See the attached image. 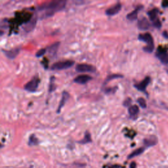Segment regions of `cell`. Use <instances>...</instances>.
Segmentation results:
<instances>
[{
	"label": "cell",
	"mask_w": 168,
	"mask_h": 168,
	"mask_svg": "<svg viewBox=\"0 0 168 168\" xmlns=\"http://www.w3.org/2000/svg\"><path fill=\"white\" fill-rule=\"evenodd\" d=\"M66 3L67 2L65 1H51L41 5L38 7V9L39 11H45L41 19H46L51 17L56 12L63 10L66 5Z\"/></svg>",
	"instance_id": "obj_1"
},
{
	"label": "cell",
	"mask_w": 168,
	"mask_h": 168,
	"mask_svg": "<svg viewBox=\"0 0 168 168\" xmlns=\"http://www.w3.org/2000/svg\"><path fill=\"white\" fill-rule=\"evenodd\" d=\"M138 38L141 41H142V42H145L147 43V46L143 48V50L146 53H152L154 49V40L150 34L145 33L139 34Z\"/></svg>",
	"instance_id": "obj_2"
},
{
	"label": "cell",
	"mask_w": 168,
	"mask_h": 168,
	"mask_svg": "<svg viewBox=\"0 0 168 168\" xmlns=\"http://www.w3.org/2000/svg\"><path fill=\"white\" fill-rule=\"evenodd\" d=\"M74 62L72 60H64L60 61L53 64L51 66V69L53 70H62L68 69L72 67Z\"/></svg>",
	"instance_id": "obj_3"
},
{
	"label": "cell",
	"mask_w": 168,
	"mask_h": 168,
	"mask_svg": "<svg viewBox=\"0 0 168 168\" xmlns=\"http://www.w3.org/2000/svg\"><path fill=\"white\" fill-rule=\"evenodd\" d=\"M40 83V80L38 77H34L32 80H31L30 81H28L24 85V89L27 91L29 92H35L36 91L37 89H38L39 84Z\"/></svg>",
	"instance_id": "obj_4"
},
{
	"label": "cell",
	"mask_w": 168,
	"mask_h": 168,
	"mask_svg": "<svg viewBox=\"0 0 168 168\" xmlns=\"http://www.w3.org/2000/svg\"><path fill=\"white\" fill-rule=\"evenodd\" d=\"M76 70L80 73L84 72H95L96 71V68L93 65L88 64H78L76 66Z\"/></svg>",
	"instance_id": "obj_5"
},
{
	"label": "cell",
	"mask_w": 168,
	"mask_h": 168,
	"mask_svg": "<svg viewBox=\"0 0 168 168\" xmlns=\"http://www.w3.org/2000/svg\"><path fill=\"white\" fill-rule=\"evenodd\" d=\"M122 5L120 3H117L112 7H110L108 9L106 10L105 13L108 16H114L118 14L122 9Z\"/></svg>",
	"instance_id": "obj_6"
},
{
	"label": "cell",
	"mask_w": 168,
	"mask_h": 168,
	"mask_svg": "<svg viewBox=\"0 0 168 168\" xmlns=\"http://www.w3.org/2000/svg\"><path fill=\"white\" fill-rule=\"evenodd\" d=\"M20 48L19 47H15L12 49L11 50H2V51L4 53V54L9 59H14L20 53Z\"/></svg>",
	"instance_id": "obj_7"
},
{
	"label": "cell",
	"mask_w": 168,
	"mask_h": 168,
	"mask_svg": "<svg viewBox=\"0 0 168 168\" xmlns=\"http://www.w3.org/2000/svg\"><path fill=\"white\" fill-rule=\"evenodd\" d=\"M92 80V77L87 74H82L76 77L74 81L78 84H85Z\"/></svg>",
	"instance_id": "obj_8"
},
{
	"label": "cell",
	"mask_w": 168,
	"mask_h": 168,
	"mask_svg": "<svg viewBox=\"0 0 168 168\" xmlns=\"http://www.w3.org/2000/svg\"><path fill=\"white\" fill-rule=\"evenodd\" d=\"M137 26L139 29L141 30H147L150 28V24L148 19L145 17H143L139 20Z\"/></svg>",
	"instance_id": "obj_9"
},
{
	"label": "cell",
	"mask_w": 168,
	"mask_h": 168,
	"mask_svg": "<svg viewBox=\"0 0 168 168\" xmlns=\"http://www.w3.org/2000/svg\"><path fill=\"white\" fill-rule=\"evenodd\" d=\"M69 97H70V95L68 92L65 91L63 92L62 97H61V99L59 102V105L58 106V108H57V113H60L61 109L64 107L65 104L67 103V102L68 101Z\"/></svg>",
	"instance_id": "obj_10"
},
{
	"label": "cell",
	"mask_w": 168,
	"mask_h": 168,
	"mask_svg": "<svg viewBox=\"0 0 168 168\" xmlns=\"http://www.w3.org/2000/svg\"><path fill=\"white\" fill-rule=\"evenodd\" d=\"M150 81V77H146L142 81H141L140 83L137 84L136 85H135V87L137 88L139 90V91H145V90H146V87L149 84Z\"/></svg>",
	"instance_id": "obj_11"
},
{
	"label": "cell",
	"mask_w": 168,
	"mask_h": 168,
	"mask_svg": "<svg viewBox=\"0 0 168 168\" xmlns=\"http://www.w3.org/2000/svg\"><path fill=\"white\" fill-rule=\"evenodd\" d=\"M156 56L163 64H168V53L163 51H158Z\"/></svg>",
	"instance_id": "obj_12"
},
{
	"label": "cell",
	"mask_w": 168,
	"mask_h": 168,
	"mask_svg": "<svg viewBox=\"0 0 168 168\" xmlns=\"http://www.w3.org/2000/svg\"><path fill=\"white\" fill-rule=\"evenodd\" d=\"M142 6H138L137 8H135V10H133L132 12H131L130 13H129L128 15H127V19L131 20V21H133V20H136L138 17L139 12L142 9Z\"/></svg>",
	"instance_id": "obj_13"
},
{
	"label": "cell",
	"mask_w": 168,
	"mask_h": 168,
	"mask_svg": "<svg viewBox=\"0 0 168 168\" xmlns=\"http://www.w3.org/2000/svg\"><path fill=\"white\" fill-rule=\"evenodd\" d=\"M157 142H158L157 138L154 136H150L149 137H147L145 139L144 141H143L144 145L147 147L154 146L155 145H156Z\"/></svg>",
	"instance_id": "obj_14"
},
{
	"label": "cell",
	"mask_w": 168,
	"mask_h": 168,
	"mask_svg": "<svg viewBox=\"0 0 168 168\" xmlns=\"http://www.w3.org/2000/svg\"><path fill=\"white\" fill-rule=\"evenodd\" d=\"M128 112L130 117L132 119H135L137 118L138 114L139 112V108L137 105L130 106L128 109Z\"/></svg>",
	"instance_id": "obj_15"
},
{
	"label": "cell",
	"mask_w": 168,
	"mask_h": 168,
	"mask_svg": "<svg viewBox=\"0 0 168 168\" xmlns=\"http://www.w3.org/2000/svg\"><path fill=\"white\" fill-rule=\"evenodd\" d=\"M59 46H60V42H55L54 43H53L52 45H51L50 46H49L47 48V51H48V53H50V55H54L57 53V50H58Z\"/></svg>",
	"instance_id": "obj_16"
},
{
	"label": "cell",
	"mask_w": 168,
	"mask_h": 168,
	"mask_svg": "<svg viewBox=\"0 0 168 168\" xmlns=\"http://www.w3.org/2000/svg\"><path fill=\"white\" fill-rule=\"evenodd\" d=\"M158 13V9H153L150 10V11L148 12V15L151 21H153V22L156 20H157V15Z\"/></svg>",
	"instance_id": "obj_17"
},
{
	"label": "cell",
	"mask_w": 168,
	"mask_h": 168,
	"mask_svg": "<svg viewBox=\"0 0 168 168\" xmlns=\"http://www.w3.org/2000/svg\"><path fill=\"white\" fill-rule=\"evenodd\" d=\"M124 77V76L119 74H110L105 79V81L104 82V85H106L107 83H108L110 81L115 80V79H118V78H122V77Z\"/></svg>",
	"instance_id": "obj_18"
},
{
	"label": "cell",
	"mask_w": 168,
	"mask_h": 168,
	"mask_svg": "<svg viewBox=\"0 0 168 168\" xmlns=\"http://www.w3.org/2000/svg\"><path fill=\"white\" fill-rule=\"evenodd\" d=\"M144 151H145V148H143V147L139 148L135 150H134L133 153H132L128 156V159H131V158H133L134 157H136V156H137L141 154Z\"/></svg>",
	"instance_id": "obj_19"
},
{
	"label": "cell",
	"mask_w": 168,
	"mask_h": 168,
	"mask_svg": "<svg viewBox=\"0 0 168 168\" xmlns=\"http://www.w3.org/2000/svg\"><path fill=\"white\" fill-rule=\"evenodd\" d=\"M91 142V134H90V133L88 132H85L84 138L83 139H81V141H78L79 143H80V144H82V145L87 144V143Z\"/></svg>",
	"instance_id": "obj_20"
},
{
	"label": "cell",
	"mask_w": 168,
	"mask_h": 168,
	"mask_svg": "<svg viewBox=\"0 0 168 168\" xmlns=\"http://www.w3.org/2000/svg\"><path fill=\"white\" fill-rule=\"evenodd\" d=\"M28 143H29L30 145L32 146L37 145L39 143V141L38 138H37L34 135H32L29 137V142H28Z\"/></svg>",
	"instance_id": "obj_21"
},
{
	"label": "cell",
	"mask_w": 168,
	"mask_h": 168,
	"mask_svg": "<svg viewBox=\"0 0 168 168\" xmlns=\"http://www.w3.org/2000/svg\"><path fill=\"white\" fill-rule=\"evenodd\" d=\"M35 25H36V20L34 19L33 20H32V21L30 23H28V24H26V31L32 30L34 28Z\"/></svg>",
	"instance_id": "obj_22"
},
{
	"label": "cell",
	"mask_w": 168,
	"mask_h": 168,
	"mask_svg": "<svg viewBox=\"0 0 168 168\" xmlns=\"http://www.w3.org/2000/svg\"><path fill=\"white\" fill-rule=\"evenodd\" d=\"M46 51H47V49L46 48H43V49H41V50H39L38 51L36 52V56L37 57H41L43 56L46 53Z\"/></svg>",
	"instance_id": "obj_23"
},
{
	"label": "cell",
	"mask_w": 168,
	"mask_h": 168,
	"mask_svg": "<svg viewBox=\"0 0 168 168\" xmlns=\"http://www.w3.org/2000/svg\"><path fill=\"white\" fill-rule=\"evenodd\" d=\"M137 102L139 104V105H140L142 108H145L146 107V101L145 100V99H143V98H141V97L139 98V99H137Z\"/></svg>",
	"instance_id": "obj_24"
},
{
	"label": "cell",
	"mask_w": 168,
	"mask_h": 168,
	"mask_svg": "<svg viewBox=\"0 0 168 168\" xmlns=\"http://www.w3.org/2000/svg\"><path fill=\"white\" fill-rule=\"evenodd\" d=\"M117 87H109V88H105V92L107 94L110 93H114L116 91Z\"/></svg>",
	"instance_id": "obj_25"
},
{
	"label": "cell",
	"mask_w": 168,
	"mask_h": 168,
	"mask_svg": "<svg viewBox=\"0 0 168 168\" xmlns=\"http://www.w3.org/2000/svg\"><path fill=\"white\" fill-rule=\"evenodd\" d=\"M131 103H132V99H130V98H128V99H126L124 101V106H129L131 105Z\"/></svg>",
	"instance_id": "obj_26"
},
{
	"label": "cell",
	"mask_w": 168,
	"mask_h": 168,
	"mask_svg": "<svg viewBox=\"0 0 168 168\" xmlns=\"http://www.w3.org/2000/svg\"><path fill=\"white\" fill-rule=\"evenodd\" d=\"M55 87H56V86L55 85V84L52 83V81H51L50 83V87H49V91L52 92L53 91H55Z\"/></svg>",
	"instance_id": "obj_27"
},
{
	"label": "cell",
	"mask_w": 168,
	"mask_h": 168,
	"mask_svg": "<svg viewBox=\"0 0 168 168\" xmlns=\"http://www.w3.org/2000/svg\"><path fill=\"white\" fill-rule=\"evenodd\" d=\"M137 167V165H136V163L135 162H132L130 164V168H136Z\"/></svg>",
	"instance_id": "obj_28"
},
{
	"label": "cell",
	"mask_w": 168,
	"mask_h": 168,
	"mask_svg": "<svg viewBox=\"0 0 168 168\" xmlns=\"http://www.w3.org/2000/svg\"><path fill=\"white\" fill-rule=\"evenodd\" d=\"M163 36H164V37H165V38H168V33H167V32H163Z\"/></svg>",
	"instance_id": "obj_29"
}]
</instances>
